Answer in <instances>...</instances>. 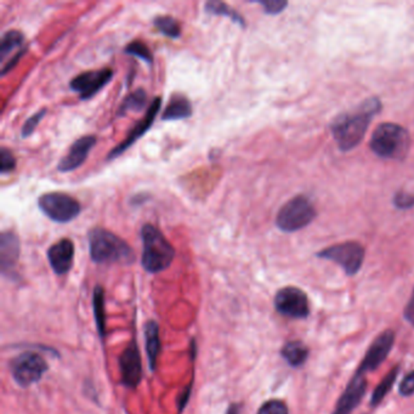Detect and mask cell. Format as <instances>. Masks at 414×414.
I'll return each mask as SVG.
<instances>
[{"label": "cell", "instance_id": "obj_33", "mask_svg": "<svg viewBox=\"0 0 414 414\" xmlns=\"http://www.w3.org/2000/svg\"><path fill=\"white\" fill-rule=\"evenodd\" d=\"M398 393L401 396H412L414 393V371L409 372L402 379V382L398 385Z\"/></svg>", "mask_w": 414, "mask_h": 414}, {"label": "cell", "instance_id": "obj_35", "mask_svg": "<svg viewBox=\"0 0 414 414\" xmlns=\"http://www.w3.org/2000/svg\"><path fill=\"white\" fill-rule=\"evenodd\" d=\"M404 319L409 321V324H412L414 327V289L412 293V297L409 299L407 306L404 308Z\"/></svg>", "mask_w": 414, "mask_h": 414}, {"label": "cell", "instance_id": "obj_24", "mask_svg": "<svg viewBox=\"0 0 414 414\" xmlns=\"http://www.w3.org/2000/svg\"><path fill=\"white\" fill-rule=\"evenodd\" d=\"M398 371L400 368L395 367L390 372L387 374V377L382 379L380 384L378 385L377 389L373 391L372 398H371V404L372 406H378L382 402L384 398L390 393V390L393 389V384L398 379Z\"/></svg>", "mask_w": 414, "mask_h": 414}, {"label": "cell", "instance_id": "obj_32", "mask_svg": "<svg viewBox=\"0 0 414 414\" xmlns=\"http://www.w3.org/2000/svg\"><path fill=\"white\" fill-rule=\"evenodd\" d=\"M393 203L400 209H409L414 207V195L407 192H398L393 198Z\"/></svg>", "mask_w": 414, "mask_h": 414}, {"label": "cell", "instance_id": "obj_26", "mask_svg": "<svg viewBox=\"0 0 414 414\" xmlns=\"http://www.w3.org/2000/svg\"><path fill=\"white\" fill-rule=\"evenodd\" d=\"M94 313H95L96 324L97 330L101 337L105 335V297L103 289L97 286L94 291Z\"/></svg>", "mask_w": 414, "mask_h": 414}, {"label": "cell", "instance_id": "obj_16", "mask_svg": "<svg viewBox=\"0 0 414 414\" xmlns=\"http://www.w3.org/2000/svg\"><path fill=\"white\" fill-rule=\"evenodd\" d=\"M75 245L69 239L58 241L48 249L49 264L56 275H66L73 265Z\"/></svg>", "mask_w": 414, "mask_h": 414}, {"label": "cell", "instance_id": "obj_10", "mask_svg": "<svg viewBox=\"0 0 414 414\" xmlns=\"http://www.w3.org/2000/svg\"><path fill=\"white\" fill-rule=\"evenodd\" d=\"M112 77L113 71L111 69L86 71L71 80L69 88L80 94V100H89L111 82Z\"/></svg>", "mask_w": 414, "mask_h": 414}, {"label": "cell", "instance_id": "obj_23", "mask_svg": "<svg viewBox=\"0 0 414 414\" xmlns=\"http://www.w3.org/2000/svg\"><path fill=\"white\" fill-rule=\"evenodd\" d=\"M23 34L16 29H11L1 37V44H0V60L4 62L6 56L14 50V49H21L23 44Z\"/></svg>", "mask_w": 414, "mask_h": 414}, {"label": "cell", "instance_id": "obj_22", "mask_svg": "<svg viewBox=\"0 0 414 414\" xmlns=\"http://www.w3.org/2000/svg\"><path fill=\"white\" fill-rule=\"evenodd\" d=\"M147 101V94L144 89H136V90L130 93L129 95L123 100L121 106L118 108V117H123L127 112H140L146 107Z\"/></svg>", "mask_w": 414, "mask_h": 414}, {"label": "cell", "instance_id": "obj_30", "mask_svg": "<svg viewBox=\"0 0 414 414\" xmlns=\"http://www.w3.org/2000/svg\"><path fill=\"white\" fill-rule=\"evenodd\" d=\"M258 414H288V407L278 400H271L261 406Z\"/></svg>", "mask_w": 414, "mask_h": 414}, {"label": "cell", "instance_id": "obj_6", "mask_svg": "<svg viewBox=\"0 0 414 414\" xmlns=\"http://www.w3.org/2000/svg\"><path fill=\"white\" fill-rule=\"evenodd\" d=\"M38 207L50 220L66 223L80 214V203L64 192H49L38 198Z\"/></svg>", "mask_w": 414, "mask_h": 414}, {"label": "cell", "instance_id": "obj_25", "mask_svg": "<svg viewBox=\"0 0 414 414\" xmlns=\"http://www.w3.org/2000/svg\"><path fill=\"white\" fill-rule=\"evenodd\" d=\"M154 25L165 37L178 39L181 36L180 23L171 16L154 17Z\"/></svg>", "mask_w": 414, "mask_h": 414}, {"label": "cell", "instance_id": "obj_9", "mask_svg": "<svg viewBox=\"0 0 414 414\" xmlns=\"http://www.w3.org/2000/svg\"><path fill=\"white\" fill-rule=\"evenodd\" d=\"M277 311L291 319H306L310 313L308 295L297 287H284L275 297Z\"/></svg>", "mask_w": 414, "mask_h": 414}, {"label": "cell", "instance_id": "obj_27", "mask_svg": "<svg viewBox=\"0 0 414 414\" xmlns=\"http://www.w3.org/2000/svg\"><path fill=\"white\" fill-rule=\"evenodd\" d=\"M124 53L138 58L147 64L154 62V55L151 53L149 47L141 40H133V42H129L124 49Z\"/></svg>", "mask_w": 414, "mask_h": 414}, {"label": "cell", "instance_id": "obj_20", "mask_svg": "<svg viewBox=\"0 0 414 414\" xmlns=\"http://www.w3.org/2000/svg\"><path fill=\"white\" fill-rule=\"evenodd\" d=\"M282 357L292 367L303 366L308 357V346L299 340L289 341L283 346Z\"/></svg>", "mask_w": 414, "mask_h": 414}, {"label": "cell", "instance_id": "obj_13", "mask_svg": "<svg viewBox=\"0 0 414 414\" xmlns=\"http://www.w3.org/2000/svg\"><path fill=\"white\" fill-rule=\"evenodd\" d=\"M122 382L127 388H136L143 378V363L138 343L133 340L119 358Z\"/></svg>", "mask_w": 414, "mask_h": 414}, {"label": "cell", "instance_id": "obj_19", "mask_svg": "<svg viewBox=\"0 0 414 414\" xmlns=\"http://www.w3.org/2000/svg\"><path fill=\"white\" fill-rule=\"evenodd\" d=\"M145 339H146V351L149 357V368L154 371L157 366L160 350V328L154 321H149L145 326Z\"/></svg>", "mask_w": 414, "mask_h": 414}, {"label": "cell", "instance_id": "obj_4", "mask_svg": "<svg viewBox=\"0 0 414 414\" xmlns=\"http://www.w3.org/2000/svg\"><path fill=\"white\" fill-rule=\"evenodd\" d=\"M369 146L374 154L388 160H404L411 146L407 129L393 124L384 123L374 130Z\"/></svg>", "mask_w": 414, "mask_h": 414}, {"label": "cell", "instance_id": "obj_1", "mask_svg": "<svg viewBox=\"0 0 414 414\" xmlns=\"http://www.w3.org/2000/svg\"><path fill=\"white\" fill-rule=\"evenodd\" d=\"M382 110V102L376 97L363 102L354 111L334 119L330 125L335 141L341 151H350L361 143L373 116Z\"/></svg>", "mask_w": 414, "mask_h": 414}, {"label": "cell", "instance_id": "obj_3", "mask_svg": "<svg viewBox=\"0 0 414 414\" xmlns=\"http://www.w3.org/2000/svg\"><path fill=\"white\" fill-rule=\"evenodd\" d=\"M143 258L141 264L149 273H158L168 269L175 258V249L158 228L146 223L141 228Z\"/></svg>", "mask_w": 414, "mask_h": 414}, {"label": "cell", "instance_id": "obj_34", "mask_svg": "<svg viewBox=\"0 0 414 414\" xmlns=\"http://www.w3.org/2000/svg\"><path fill=\"white\" fill-rule=\"evenodd\" d=\"M26 53L27 47H23V48L20 49V50H19V51H17V53H15V55H14L11 59L9 60V61H8L4 66H3V69H1V75L4 77V75H5L6 73L10 71V69H14V67L16 66L17 62L20 61V59H21L22 56H23V55H25Z\"/></svg>", "mask_w": 414, "mask_h": 414}, {"label": "cell", "instance_id": "obj_17", "mask_svg": "<svg viewBox=\"0 0 414 414\" xmlns=\"http://www.w3.org/2000/svg\"><path fill=\"white\" fill-rule=\"evenodd\" d=\"M20 256V241L15 234L5 231L0 237V258L3 273L14 269Z\"/></svg>", "mask_w": 414, "mask_h": 414}, {"label": "cell", "instance_id": "obj_12", "mask_svg": "<svg viewBox=\"0 0 414 414\" xmlns=\"http://www.w3.org/2000/svg\"><path fill=\"white\" fill-rule=\"evenodd\" d=\"M160 106H162V99L160 96H157V97H154V101L151 102L146 116L135 124L133 130L127 134V138H124L121 144L117 145L114 149H112L111 152L107 156V160H116L123 152H125L127 149H130L138 141V138H143V135L154 124V119L160 112Z\"/></svg>", "mask_w": 414, "mask_h": 414}, {"label": "cell", "instance_id": "obj_36", "mask_svg": "<svg viewBox=\"0 0 414 414\" xmlns=\"http://www.w3.org/2000/svg\"><path fill=\"white\" fill-rule=\"evenodd\" d=\"M228 414H239V404H232L230 409H228Z\"/></svg>", "mask_w": 414, "mask_h": 414}, {"label": "cell", "instance_id": "obj_28", "mask_svg": "<svg viewBox=\"0 0 414 414\" xmlns=\"http://www.w3.org/2000/svg\"><path fill=\"white\" fill-rule=\"evenodd\" d=\"M47 114V108H42L40 111H38L37 113H34L33 116L28 118L23 127H22L21 136L23 138H28L32 135L33 132L36 130V127H38V124L42 122V118L45 117Z\"/></svg>", "mask_w": 414, "mask_h": 414}, {"label": "cell", "instance_id": "obj_7", "mask_svg": "<svg viewBox=\"0 0 414 414\" xmlns=\"http://www.w3.org/2000/svg\"><path fill=\"white\" fill-rule=\"evenodd\" d=\"M317 256L326 260L334 261L343 267L346 275L354 276L360 271L365 260V248L357 242H346L321 250Z\"/></svg>", "mask_w": 414, "mask_h": 414}, {"label": "cell", "instance_id": "obj_18", "mask_svg": "<svg viewBox=\"0 0 414 414\" xmlns=\"http://www.w3.org/2000/svg\"><path fill=\"white\" fill-rule=\"evenodd\" d=\"M193 113L192 105L186 96L173 95L163 113V121H180L190 118Z\"/></svg>", "mask_w": 414, "mask_h": 414}, {"label": "cell", "instance_id": "obj_8", "mask_svg": "<svg viewBox=\"0 0 414 414\" xmlns=\"http://www.w3.org/2000/svg\"><path fill=\"white\" fill-rule=\"evenodd\" d=\"M10 369L15 382L26 388L42 379V374L48 371V363L42 356L26 352L12 360Z\"/></svg>", "mask_w": 414, "mask_h": 414}, {"label": "cell", "instance_id": "obj_29", "mask_svg": "<svg viewBox=\"0 0 414 414\" xmlns=\"http://www.w3.org/2000/svg\"><path fill=\"white\" fill-rule=\"evenodd\" d=\"M16 168V160L10 149L1 147L0 149V173L4 175Z\"/></svg>", "mask_w": 414, "mask_h": 414}, {"label": "cell", "instance_id": "obj_11", "mask_svg": "<svg viewBox=\"0 0 414 414\" xmlns=\"http://www.w3.org/2000/svg\"><path fill=\"white\" fill-rule=\"evenodd\" d=\"M393 343H395V333L393 330L382 332L368 348L361 365L357 368V372L367 374L377 369L378 367L387 360L390 351L393 349Z\"/></svg>", "mask_w": 414, "mask_h": 414}, {"label": "cell", "instance_id": "obj_21", "mask_svg": "<svg viewBox=\"0 0 414 414\" xmlns=\"http://www.w3.org/2000/svg\"><path fill=\"white\" fill-rule=\"evenodd\" d=\"M204 11L209 15L228 17V19H231V21L239 23V26L243 27V28L245 27V17L223 1H218V0L208 1L204 5Z\"/></svg>", "mask_w": 414, "mask_h": 414}, {"label": "cell", "instance_id": "obj_2", "mask_svg": "<svg viewBox=\"0 0 414 414\" xmlns=\"http://www.w3.org/2000/svg\"><path fill=\"white\" fill-rule=\"evenodd\" d=\"M89 250L96 264H127L135 260L132 247L124 239L103 228H91L88 234Z\"/></svg>", "mask_w": 414, "mask_h": 414}, {"label": "cell", "instance_id": "obj_5", "mask_svg": "<svg viewBox=\"0 0 414 414\" xmlns=\"http://www.w3.org/2000/svg\"><path fill=\"white\" fill-rule=\"evenodd\" d=\"M315 218L316 209L308 197L297 196L280 209L276 225L284 232H294L308 226Z\"/></svg>", "mask_w": 414, "mask_h": 414}, {"label": "cell", "instance_id": "obj_14", "mask_svg": "<svg viewBox=\"0 0 414 414\" xmlns=\"http://www.w3.org/2000/svg\"><path fill=\"white\" fill-rule=\"evenodd\" d=\"M367 390L366 374L356 371L354 377L340 396L332 414H351L360 404Z\"/></svg>", "mask_w": 414, "mask_h": 414}, {"label": "cell", "instance_id": "obj_15", "mask_svg": "<svg viewBox=\"0 0 414 414\" xmlns=\"http://www.w3.org/2000/svg\"><path fill=\"white\" fill-rule=\"evenodd\" d=\"M97 138L94 135H85L75 140L69 151L58 165V169L61 173H69L78 169L84 163L91 149L95 146Z\"/></svg>", "mask_w": 414, "mask_h": 414}, {"label": "cell", "instance_id": "obj_31", "mask_svg": "<svg viewBox=\"0 0 414 414\" xmlns=\"http://www.w3.org/2000/svg\"><path fill=\"white\" fill-rule=\"evenodd\" d=\"M258 4H260L266 14L269 15H277L282 11L284 10V8L288 5L287 1L284 0H260V1H255Z\"/></svg>", "mask_w": 414, "mask_h": 414}]
</instances>
